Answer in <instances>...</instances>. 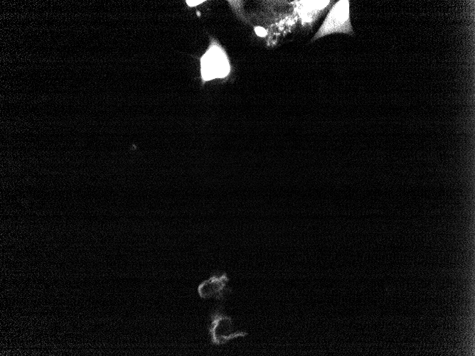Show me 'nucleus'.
<instances>
[{"label": "nucleus", "instance_id": "1", "mask_svg": "<svg viewBox=\"0 0 475 356\" xmlns=\"http://www.w3.org/2000/svg\"><path fill=\"white\" fill-rule=\"evenodd\" d=\"M350 1L340 0L329 10L324 21L314 34L311 42L332 33L353 35V29L350 18Z\"/></svg>", "mask_w": 475, "mask_h": 356}, {"label": "nucleus", "instance_id": "2", "mask_svg": "<svg viewBox=\"0 0 475 356\" xmlns=\"http://www.w3.org/2000/svg\"><path fill=\"white\" fill-rule=\"evenodd\" d=\"M208 333L211 342L215 345H223L247 335L246 331L237 330L232 318L220 310L211 314Z\"/></svg>", "mask_w": 475, "mask_h": 356}, {"label": "nucleus", "instance_id": "3", "mask_svg": "<svg viewBox=\"0 0 475 356\" xmlns=\"http://www.w3.org/2000/svg\"><path fill=\"white\" fill-rule=\"evenodd\" d=\"M201 74L204 80L223 78L230 70L228 58L224 50L213 43L201 58Z\"/></svg>", "mask_w": 475, "mask_h": 356}, {"label": "nucleus", "instance_id": "4", "mask_svg": "<svg viewBox=\"0 0 475 356\" xmlns=\"http://www.w3.org/2000/svg\"><path fill=\"white\" fill-rule=\"evenodd\" d=\"M228 283L229 278L226 273L215 274L199 284L197 288L198 296L203 299L222 301L230 291Z\"/></svg>", "mask_w": 475, "mask_h": 356}, {"label": "nucleus", "instance_id": "5", "mask_svg": "<svg viewBox=\"0 0 475 356\" xmlns=\"http://www.w3.org/2000/svg\"><path fill=\"white\" fill-rule=\"evenodd\" d=\"M255 32L258 36H264L266 34V31L262 28L258 27L255 28Z\"/></svg>", "mask_w": 475, "mask_h": 356}, {"label": "nucleus", "instance_id": "6", "mask_svg": "<svg viewBox=\"0 0 475 356\" xmlns=\"http://www.w3.org/2000/svg\"><path fill=\"white\" fill-rule=\"evenodd\" d=\"M202 2L203 1H186L187 4L190 6H196Z\"/></svg>", "mask_w": 475, "mask_h": 356}]
</instances>
